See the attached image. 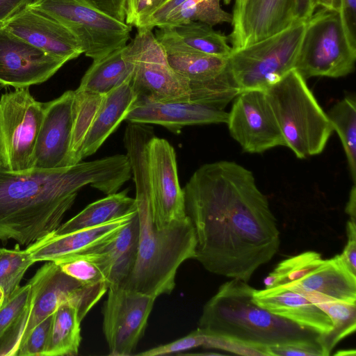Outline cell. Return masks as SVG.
Listing matches in <instances>:
<instances>
[{
  "instance_id": "45",
  "label": "cell",
  "mask_w": 356,
  "mask_h": 356,
  "mask_svg": "<svg viewBox=\"0 0 356 356\" xmlns=\"http://www.w3.org/2000/svg\"><path fill=\"white\" fill-rule=\"evenodd\" d=\"M35 0H0V24Z\"/></svg>"
},
{
  "instance_id": "25",
  "label": "cell",
  "mask_w": 356,
  "mask_h": 356,
  "mask_svg": "<svg viewBox=\"0 0 356 356\" xmlns=\"http://www.w3.org/2000/svg\"><path fill=\"white\" fill-rule=\"evenodd\" d=\"M139 97L131 79L104 95L100 107L84 141L81 158L96 152L120 124L126 120Z\"/></svg>"
},
{
  "instance_id": "2",
  "label": "cell",
  "mask_w": 356,
  "mask_h": 356,
  "mask_svg": "<svg viewBox=\"0 0 356 356\" xmlns=\"http://www.w3.org/2000/svg\"><path fill=\"white\" fill-rule=\"evenodd\" d=\"M132 177L127 154L22 172L0 165V241L29 245L53 234L86 185L106 195Z\"/></svg>"
},
{
  "instance_id": "26",
  "label": "cell",
  "mask_w": 356,
  "mask_h": 356,
  "mask_svg": "<svg viewBox=\"0 0 356 356\" xmlns=\"http://www.w3.org/2000/svg\"><path fill=\"white\" fill-rule=\"evenodd\" d=\"M128 189L98 200L86 207L75 216L60 225L51 235L58 236L98 226L137 211L135 198L127 195Z\"/></svg>"
},
{
  "instance_id": "51",
  "label": "cell",
  "mask_w": 356,
  "mask_h": 356,
  "mask_svg": "<svg viewBox=\"0 0 356 356\" xmlns=\"http://www.w3.org/2000/svg\"><path fill=\"white\" fill-rule=\"evenodd\" d=\"M4 300V296L2 289L0 287V303L3 304Z\"/></svg>"
},
{
  "instance_id": "39",
  "label": "cell",
  "mask_w": 356,
  "mask_h": 356,
  "mask_svg": "<svg viewBox=\"0 0 356 356\" xmlns=\"http://www.w3.org/2000/svg\"><path fill=\"white\" fill-rule=\"evenodd\" d=\"M166 0H127L125 22L138 27L140 22Z\"/></svg>"
},
{
  "instance_id": "29",
  "label": "cell",
  "mask_w": 356,
  "mask_h": 356,
  "mask_svg": "<svg viewBox=\"0 0 356 356\" xmlns=\"http://www.w3.org/2000/svg\"><path fill=\"white\" fill-rule=\"evenodd\" d=\"M77 309L69 302L58 305L54 312L50 339L45 356H74L81 341Z\"/></svg>"
},
{
  "instance_id": "1",
  "label": "cell",
  "mask_w": 356,
  "mask_h": 356,
  "mask_svg": "<svg viewBox=\"0 0 356 356\" xmlns=\"http://www.w3.org/2000/svg\"><path fill=\"white\" fill-rule=\"evenodd\" d=\"M183 191L196 236L194 259L209 272L248 282L277 252L276 218L248 169L230 161L204 164Z\"/></svg>"
},
{
  "instance_id": "12",
  "label": "cell",
  "mask_w": 356,
  "mask_h": 356,
  "mask_svg": "<svg viewBox=\"0 0 356 356\" xmlns=\"http://www.w3.org/2000/svg\"><path fill=\"white\" fill-rule=\"evenodd\" d=\"M28 282L31 285V307L19 348L31 331L52 314L60 303L69 302L73 305L83 320L108 291L106 283L95 285L81 284L63 272L55 262L50 261L40 268Z\"/></svg>"
},
{
  "instance_id": "13",
  "label": "cell",
  "mask_w": 356,
  "mask_h": 356,
  "mask_svg": "<svg viewBox=\"0 0 356 356\" xmlns=\"http://www.w3.org/2000/svg\"><path fill=\"white\" fill-rule=\"evenodd\" d=\"M108 291L102 314L109 355L130 356L144 334L156 298L122 287Z\"/></svg>"
},
{
  "instance_id": "10",
  "label": "cell",
  "mask_w": 356,
  "mask_h": 356,
  "mask_svg": "<svg viewBox=\"0 0 356 356\" xmlns=\"http://www.w3.org/2000/svg\"><path fill=\"white\" fill-rule=\"evenodd\" d=\"M44 103L34 99L29 87L15 88L0 99V165L22 172L31 168Z\"/></svg>"
},
{
  "instance_id": "7",
  "label": "cell",
  "mask_w": 356,
  "mask_h": 356,
  "mask_svg": "<svg viewBox=\"0 0 356 356\" xmlns=\"http://www.w3.org/2000/svg\"><path fill=\"white\" fill-rule=\"evenodd\" d=\"M356 45L350 40L338 10L321 8L306 21L294 66L305 80L314 76L339 78L352 73Z\"/></svg>"
},
{
  "instance_id": "46",
  "label": "cell",
  "mask_w": 356,
  "mask_h": 356,
  "mask_svg": "<svg viewBox=\"0 0 356 356\" xmlns=\"http://www.w3.org/2000/svg\"><path fill=\"white\" fill-rule=\"evenodd\" d=\"M314 10L312 0H291V15L293 22H306Z\"/></svg>"
},
{
  "instance_id": "42",
  "label": "cell",
  "mask_w": 356,
  "mask_h": 356,
  "mask_svg": "<svg viewBox=\"0 0 356 356\" xmlns=\"http://www.w3.org/2000/svg\"><path fill=\"white\" fill-rule=\"evenodd\" d=\"M347 243L339 254L348 268L356 275V223L349 220L346 223Z\"/></svg>"
},
{
  "instance_id": "41",
  "label": "cell",
  "mask_w": 356,
  "mask_h": 356,
  "mask_svg": "<svg viewBox=\"0 0 356 356\" xmlns=\"http://www.w3.org/2000/svg\"><path fill=\"white\" fill-rule=\"evenodd\" d=\"M268 356H324L319 343H298L268 348Z\"/></svg>"
},
{
  "instance_id": "30",
  "label": "cell",
  "mask_w": 356,
  "mask_h": 356,
  "mask_svg": "<svg viewBox=\"0 0 356 356\" xmlns=\"http://www.w3.org/2000/svg\"><path fill=\"white\" fill-rule=\"evenodd\" d=\"M306 298L325 312L332 321L331 331L321 334L319 338L324 356H328L340 341L355 331L356 304L318 294L309 295Z\"/></svg>"
},
{
  "instance_id": "34",
  "label": "cell",
  "mask_w": 356,
  "mask_h": 356,
  "mask_svg": "<svg viewBox=\"0 0 356 356\" xmlns=\"http://www.w3.org/2000/svg\"><path fill=\"white\" fill-rule=\"evenodd\" d=\"M223 1L229 4L231 0ZM220 2V0H186L167 17L161 26H177L190 22H203L212 26L232 23V15L225 12Z\"/></svg>"
},
{
  "instance_id": "21",
  "label": "cell",
  "mask_w": 356,
  "mask_h": 356,
  "mask_svg": "<svg viewBox=\"0 0 356 356\" xmlns=\"http://www.w3.org/2000/svg\"><path fill=\"white\" fill-rule=\"evenodd\" d=\"M293 22L291 0H247L238 18L232 23L228 40L232 49L265 39Z\"/></svg>"
},
{
  "instance_id": "5",
  "label": "cell",
  "mask_w": 356,
  "mask_h": 356,
  "mask_svg": "<svg viewBox=\"0 0 356 356\" xmlns=\"http://www.w3.org/2000/svg\"><path fill=\"white\" fill-rule=\"evenodd\" d=\"M265 91L285 147L298 159L321 154L334 129L306 80L293 69Z\"/></svg>"
},
{
  "instance_id": "14",
  "label": "cell",
  "mask_w": 356,
  "mask_h": 356,
  "mask_svg": "<svg viewBox=\"0 0 356 356\" xmlns=\"http://www.w3.org/2000/svg\"><path fill=\"white\" fill-rule=\"evenodd\" d=\"M227 124L231 136L244 152L260 154L285 146L265 90L241 91L234 99Z\"/></svg>"
},
{
  "instance_id": "19",
  "label": "cell",
  "mask_w": 356,
  "mask_h": 356,
  "mask_svg": "<svg viewBox=\"0 0 356 356\" xmlns=\"http://www.w3.org/2000/svg\"><path fill=\"white\" fill-rule=\"evenodd\" d=\"M228 113L190 102H160L139 96L126 120L139 124H154L175 134L190 125L227 123Z\"/></svg>"
},
{
  "instance_id": "49",
  "label": "cell",
  "mask_w": 356,
  "mask_h": 356,
  "mask_svg": "<svg viewBox=\"0 0 356 356\" xmlns=\"http://www.w3.org/2000/svg\"><path fill=\"white\" fill-rule=\"evenodd\" d=\"M246 2L247 0H234L232 23L238 18L244 8Z\"/></svg>"
},
{
  "instance_id": "28",
  "label": "cell",
  "mask_w": 356,
  "mask_h": 356,
  "mask_svg": "<svg viewBox=\"0 0 356 356\" xmlns=\"http://www.w3.org/2000/svg\"><path fill=\"white\" fill-rule=\"evenodd\" d=\"M122 49L93 60L83 76L78 88L105 95L131 79L133 65L123 57Z\"/></svg>"
},
{
  "instance_id": "15",
  "label": "cell",
  "mask_w": 356,
  "mask_h": 356,
  "mask_svg": "<svg viewBox=\"0 0 356 356\" xmlns=\"http://www.w3.org/2000/svg\"><path fill=\"white\" fill-rule=\"evenodd\" d=\"M147 159L156 225L162 227L184 219V195L174 147L165 139L154 136L148 143Z\"/></svg>"
},
{
  "instance_id": "24",
  "label": "cell",
  "mask_w": 356,
  "mask_h": 356,
  "mask_svg": "<svg viewBox=\"0 0 356 356\" xmlns=\"http://www.w3.org/2000/svg\"><path fill=\"white\" fill-rule=\"evenodd\" d=\"M138 234L136 213L112 239L85 253L100 266L108 289L120 287L131 273L137 259Z\"/></svg>"
},
{
  "instance_id": "27",
  "label": "cell",
  "mask_w": 356,
  "mask_h": 356,
  "mask_svg": "<svg viewBox=\"0 0 356 356\" xmlns=\"http://www.w3.org/2000/svg\"><path fill=\"white\" fill-rule=\"evenodd\" d=\"M31 307V285L19 286L0 308V356H15Z\"/></svg>"
},
{
  "instance_id": "52",
  "label": "cell",
  "mask_w": 356,
  "mask_h": 356,
  "mask_svg": "<svg viewBox=\"0 0 356 356\" xmlns=\"http://www.w3.org/2000/svg\"><path fill=\"white\" fill-rule=\"evenodd\" d=\"M1 305H2V304L0 303V308H1Z\"/></svg>"
},
{
  "instance_id": "18",
  "label": "cell",
  "mask_w": 356,
  "mask_h": 356,
  "mask_svg": "<svg viewBox=\"0 0 356 356\" xmlns=\"http://www.w3.org/2000/svg\"><path fill=\"white\" fill-rule=\"evenodd\" d=\"M1 24L30 44L67 62L83 54L79 42L64 25L28 6Z\"/></svg>"
},
{
  "instance_id": "8",
  "label": "cell",
  "mask_w": 356,
  "mask_h": 356,
  "mask_svg": "<svg viewBox=\"0 0 356 356\" xmlns=\"http://www.w3.org/2000/svg\"><path fill=\"white\" fill-rule=\"evenodd\" d=\"M266 287L282 286L305 297L318 294L350 303L356 302V275L339 254L329 259L307 251L280 262L264 280Z\"/></svg>"
},
{
  "instance_id": "17",
  "label": "cell",
  "mask_w": 356,
  "mask_h": 356,
  "mask_svg": "<svg viewBox=\"0 0 356 356\" xmlns=\"http://www.w3.org/2000/svg\"><path fill=\"white\" fill-rule=\"evenodd\" d=\"M74 90L44 103L31 168L53 169L67 166L73 124Z\"/></svg>"
},
{
  "instance_id": "35",
  "label": "cell",
  "mask_w": 356,
  "mask_h": 356,
  "mask_svg": "<svg viewBox=\"0 0 356 356\" xmlns=\"http://www.w3.org/2000/svg\"><path fill=\"white\" fill-rule=\"evenodd\" d=\"M35 263L29 252L21 250L19 244L14 249L0 248V287L6 300L20 286L28 268Z\"/></svg>"
},
{
  "instance_id": "23",
  "label": "cell",
  "mask_w": 356,
  "mask_h": 356,
  "mask_svg": "<svg viewBox=\"0 0 356 356\" xmlns=\"http://www.w3.org/2000/svg\"><path fill=\"white\" fill-rule=\"evenodd\" d=\"M154 35L164 49L170 65L189 82L207 81L227 70L228 57L209 55L189 48L170 26L157 27Z\"/></svg>"
},
{
  "instance_id": "38",
  "label": "cell",
  "mask_w": 356,
  "mask_h": 356,
  "mask_svg": "<svg viewBox=\"0 0 356 356\" xmlns=\"http://www.w3.org/2000/svg\"><path fill=\"white\" fill-rule=\"evenodd\" d=\"M204 334L197 327L186 336L170 343L163 344L144 352L139 353L140 356H160L181 353L194 348L202 346Z\"/></svg>"
},
{
  "instance_id": "4",
  "label": "cell",
  "mask_w": 356,
  "mask_h": 356,
  "mask_svg": "<svg viewBox=\"0 0 356 356\" xmlns=\"http://www.w3.org/2000/svg\"><path fill=\"white\" fill-rule=\"evenodd\" d=\"M254 288L238 279L222 284L204 305L198 328L254 348L268 356V348L298 343H319L320 334L273 314L253 300ZM321 345V344H320Z\"/></svg>"
},
{
  "instance_id": "11",
  "label": "cell",
  "mask_w": 356,
  "mask_h": 356,
  "mask_svg": "<svg viewBox=\"0 0 356 356\" xmlns=\"http://www.w3.org/2000/svg\"><path fill=\"white\" fill-rule=\"evenodd\" d=\"M122 55L133 65L131 81L139 96L160 102H189V81L170 65L152 30L137 29Z\"/></svg>"
},
{
  "instance_id": "20",
  "label": "cell",
  "mask_w": 356,
  "mask_h": 356,
  "mask_svg": "<svg viewBox=\"0 0 356 356\" xmlns=\"http://www.w3.org/2000/svg\"><path fill=\"white\" fill-rule=\"evenodd\" d=\"M137 213L106 223L49 236L29 245L26 250L35 261H54L92 251L112 239Z\"/></svg>"
},
{
  "instance_id": "43",
  "label": "cell",
  "mask_w": 356,
  "mask_h": 356,
  "mask_svg": "<svg viewBox=\"0 0 356 356\" xmlns=\"http://www.w3.org/2000/svg\"><path fill=\"white\" fill-rule=\"evenodd\" d=\"M339 12L350 40L356 45V0H339Z\"/></svg>"
},
{
  "instance_id": "47",
  "label": "cell",
  "mask_w": 356,
  "mask_h": 356,
  "mask_svg": "<svg viewBox=\"0 0 356 356\" xmlns=\"http://www.w3.org/2000/svg\"><path fill=\"white\" fill-rule=\"evenodd\" d=\"M345 212L349 216L350 220L356 221V187L355 184L350 189L348 201L345 208Z\"/></svg>"
},
{
  "instance_id": "9",
  "label": "cell",
  "mask_w": 356,
  "mask_h": 356,
  "mask_svg": "<svg viewBox=\"0 0 356 356\" xmlns=\"http://www.w3.org/2000/svg\"><path fill=\"white\" fill-rule=\"evenodd\" d=\"M29 7L52 17L78 40L83 54L99 60L122 48L132 26L89 3L86 0H35Z\"/></svg>"
},
{
  "instance_id": "3",
  "label": "cell",
  "mask_w": 356,
  "mask_h": 356,
  "mask_svg": "<svg viewBox=\"0 0 356 356\" xmlns=\"http://www.w3.org/2000/svg\"><path fill=\"white\" fill-rule=\"evenodd\" d=\"M143 136L127 139V149L134 181L139 225L135 266L120 286L158 298L170 294L175 286L177 270L186 260L194 259L196 236L187 217L165 227L155 221L149 172L147 146Z\"/></svg>"
},
{
  "instance_id": "6",
  "label": "cell",
  "mask_w": 356,
  "mask_h": 356,
  "mask_svg": "<svg viewBox=\"0 0 356 356\" xmlns=\"http://www.w3.org/2000/svg\"><path fill=\"white\" fill-rule=\"evenodd\" d=\"M305 28L306 22H293L265 39L232 49L227 67L240 91L265 90L293 70Z\"/></svg>"
},
{
  "instance_id": "22",
  "label": "cell",
  "mask_w": 356,
  "mask_h": 356,
  "mask_svg": "<svg viewBox=\"0 0 356 356\" xmlns=\"http://www.w3.org/2000/svg\"><path fill=\"white\" fill-rule=\"evenodd\" d=\"M256 304L275 315L320 334L331 331L332 323L325 312L300 293L282 286L254 289Z\"/></svg>"
},
{
  "instance_id": "36",
  "label": "cell",
  "mask_w": 356,
  "mask_h": 356,
  "mask_svg": "<svg viewBox=\"0 0 356 356\" xmlns=\"http://www.w3.org/2000/svg\"><path fill=\"white\" fill-rule=\"evenodd\" d=\"M55 263L60 266L63 272L83 284H107L105 275L100 266L88 254L70 257Z\"/></svg>"
},
{
  "instance_id": "33",
  "label": "cell",
  "mask_w": 356,
  "mask_h": 356,
  "mask_svg": "<svg viewBox=\"0 0 356 356\" xmlns=\"http://www.w3.org/2000/svg\"><path fill=\"white\" fill-rule=\"evenodd\" d=\"M170 26L182 42L193 50L222 57H228L232 52L228 38L207 24L190 22Z\"/></svg>"
},
{
  "instance_id": "44",
  "label": "cell",
  "mask_w": 356,
  "mask_h": 356,
  "mask_svg": "<svg viewBox=\"0 0 356 356\" xmlns=\"http://www.w3.org/2000/svg\"><path fill=\"white\" fill-rule=\"evenodd\" d=\"M108 15L125 22L126 19V1L127 0H86Z\"/></svg>"
},
{
  "instance_id": "32",
  "label": "cell",
  "mask_w": 356,
  "mask_h": 356,
  "mask_svg": "<svg viewBox=\"0 0 356 356\" xmlns=\"http://www.w3.org/2000/svg\"><path fill=\"white\" fill-rule=\"evenodd\" d=\"M341 141L353 181L356 180V102L346 96L337 102L327 113Z\"/></svg>"
},
{
  "instance_id": "50",
  "label": "cell",
  "mask_w": 356,
  "mask_h": 356,
  "mask_svg": "<svg viewBox=\"0 0 356 356\" xmlns=\"http://www.w3.org/2000/svg\"><path fill=\"white\" fill-rule=\"evenodd\" d=\"M335 355H341V356H349L353 355L355 356L356 355L355 350H341L339 351H337L336 353H334Z\"/></svg>"
},
{
  "instance_id": "37",
  "label": "cell",
  "mask_w": 356,
  "mask_h": 356,
  "mask_svg": "<svg viewBox=\"0 0 356 356\" xmlns=\"http://www.w3.org/2000/svg\"><path fill=\"white\" fill-rule=\"evenodd\" d=\"M54 313L38 324L19 348L15 356H45L51 331Z\"/></svg>"
},
{
  "instance_id": "40",
  "label": "cell",
  "mask_w": 356,
  "mask_h": 356,
  "mask_svg": "<svg viewBox=\"0 0 356 356\" xmlns=\"http://www.w3.org/2000/svg\"><path fill=\"white\" fill-rule=\"evenodd\" d=\"M203 347L217 348L242 355H266L258 349L222 337L204 334Z\"/></svg>"
},
{
  "instance_id": "48",
  "label": "cell",
  "mask_w": 356,
  "mask_h": 356,
  "mask_svg": "<svg viewBox=\"0 0 356 356\" xmlns=\"http://www.w3.org/2000/svg\"><path fill=\"white\" fill-rule=\"evenodd\" d=\"M315 9L317 6L328 10H339V0H312Z\"/></svg>"
},
{
  "instance_id": "31",
  "label": "cell",
  "mask_w": 356,
  "mask_h": 356,
  "mask_svg": "<svg viewBox=\"0 0 356 356\" xmlns=\"http://www.w3.org/2000/svg\"><path fill=\"white\" fill-rule=\"evenodd\" d=\"M73 103V124L67 166L81 161V150L104 95L77 88Z\"/></svg>"
},
{
  "instance_id": "16",
  "label": "cell",
  "mask_w": 356,
  "mask_h": 356,
  "mask_svg": "<svg viewBox=\"0 0 356 356\" xmlns=\"http://www.w3.org/2000/svg\"><path fill=\"white\" fill-rule=\"evenodd\" d=\"M67 61L16 36L0 24V84L15 88L40 84Z\"/></svg>"
}]
</instances>
